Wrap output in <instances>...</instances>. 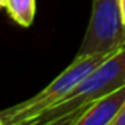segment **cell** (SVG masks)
<instances>
[{
    "instance_id": "obj_6",
    "label": "cell",
    "mask_w": 125,
    "mask_h": 125,
    "mask_svg": "<svg viewBox=\"0 0 125 125\" xmlns=\"http://www.w3.org/2000/svg\"><path fill=\"white\" fill-rule=\"evenodd\" d=\"M112 125H125V106L121 109V112L116 115V118L113 119Z\"/></svg>"
},
{
    "instance_id": "obj_9",
    "label": "cell",
    "mask_w": 125,
    "mask_h": 125,
    "mask_svg": "<svg viewBox=\"0 0 125 125\" xmlns=\"http://www.w3.org/2000/svg\"><path fill=\"white\" fill-rule=\"evenodd\" d=\"M0 125H3V121H2V118H0Z\"/></svg>"
},
{
    "instance_id": "obj_7",
    "label": "cell",
    "mask_w": 125,
    "mask_h": 125,
    "mask_svg": "<svg viewBox=\"0 0 125 125\" xmlns=\"http://www.w3.org/2000/svg\"><path fill=\"white\" fill-rule=\"evenodd\" d=\"M121 12H122V22L125 28V0H121Z\"/></svg>"
},
{
    "instance_id": "obj_4",
    "label": "cell",
    "mask_w": 125,
    "mask_h": 125,
    "mask_svg": "<svg viewBox=\"0 0 125 125\" xmlns=\"http://www.w3.org/2000/svg\"><path fill=\"white\" fill-rule=\"evenodd\" d=\"M125 106V84L107 93L90 104L72 125H112L116 115Z\"/></svg>"
},
{
    "instance_id": "obj_8",
    "label": "cell",
    "mask_w": 125,
    "mask_h": 125,
    "mask_svg": "<svg viewBox=\"0 0 125 125\" xmlns=\"http://www.w3.org/2000/svg\"><path fill=\"white\" fill-rule=\"evenodd\" d=\"M5 6H6V0H0V10L5 9Z\"/></svg>"
},
{
    "instance_id": "obj_2",
    "label": "cell",
    "mask_w": 125,
    "mask_h": 125,
    "mask_svg": "<svg viewBox=\"0 0 125 125\" xmlns=\"http://www.w3.org/2000/svg\"><path fill=\"white\" fill-rule=\"evenodd\" d=\"M113 52L77 54L72 63L66 66V69H63L47 87H44L35 96L5 110H0L3 125H30L32 119L59 103L62 99H65L97 65H100Z\"/></svg>"
},
{
    "instance_id": "obj_3",
    "label": "cell",
    "mask_w": 125,
    "mask_h": 125,
    "mask_svg": "<svg viewBox=\"0 0 125 125\" xmlns=\"http://www.w3.org/2000/svg\"><path fill=\"white\" fill-rule=\"evenodd\" d=\"M125 46L121 0H93L90 21L77 54L113 52Z\"/></svg>"
},
{
    "instance_id": "obj_5",
    "label": "cell",
    "mask_w": 125,
    "mask_h": 125,
    "mask_svg": "<svg viewBox=\"0 0 125 125\" xmlns=\"http://www.w3.org/2000/svg\"><path fill=\"white\" fill-rule=\"evenodd\" d=\"M5 10L18 25L31 27L35 18V0H6Z\"/></svg>"
},
{
    "instance_id": "obj_1",
    "label": "cell",
    "mask_w": 125,
    "mask_h": 125,
    "mask_svg": "<svg viewBox=\"0 0 125 125\" xmlns=\"http://www.w3.org/2000/svg\"><path fill=\"white\" fill-rule=\"evenodd\" d=\"M125 84V46L97 65L65 99L43 112L30 125H72L96 100Z\"/></svg>"
}]
</instances>
